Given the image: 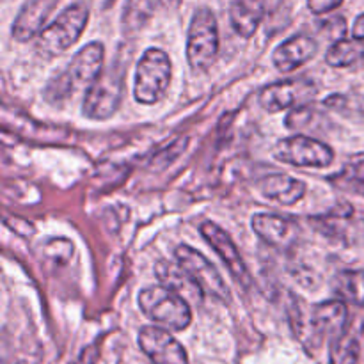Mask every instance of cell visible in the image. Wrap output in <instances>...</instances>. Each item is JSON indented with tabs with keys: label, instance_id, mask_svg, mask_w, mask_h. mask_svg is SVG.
<instances>
[{
	"label": "cell",
	"instance_id": "1",
	"mask_svg": "<svg viewBox=\"0 0 364 364\" xmlns=\"http://www.w3.org/2000/svg\"><path fill=\"white\" fill-rule=\"evenodd\" d=\"M103 55L105 48L102 43L92 41L78 50L66 70L53 77L45 89V98L50 103L66 102L78 91H87L103 73Z\"/></svg>",
	"mask_w": 364,
	"mask_h": 364
},
{
	"label": "cell",
	"instance_id": "2",
	"mask_svg": "<svg viewBox=\"0 0 364 364\" xmlns=\"http://www.w3.org/2000/svg\"><path fill=\"white\" fill-rule=\"evenodd\" d=\"M348 320V309L345 301H327L313 306L309 318H302V313H297L291 326L299 340L309 350H316L326 338H338L345 333Z\"/></svg>",
	"mask_w": 364,
	"mask_h": 364
},
{
	"label": "cell",
	"instance_id": "3",
	"mask_svg": "<svg viewBox=\"0 0 364 364\" xmlns=\"http://www.w3.org/2000/svg\"><path fill=\"white\" fill-rule=\"evenodd\" d=\"M139 308L156 326L185 331L192 322L191 302L167 287H148L139 294Z\"/></svg>",
	"mask_w": 364,
	"mask_h": 364
},
{
	"label": "cell",
	"instance_id": "4",
	"mask_svg": "<svg viewBox=\"0 0 364 364\" xmlns=\"http://www.w3.org/2000/svg\"><path fill=\"white\" fill-rule=\"evenodd\" d=\"M89 20L87 7L75 4L64 9L36 38V52L43 57H57L77 43Z\"/></svg>",
	"mask_w": 364,
	"mask_h": 364
},
{
	"label": "cell",
	"instance_id": "5",
	"mask_svg": "<svg viewBox=\"0 0 364 364\" xmlns=\"http://www.w3.org/2000/svg\"><path fill=\"white\" fill-rule=\"evenodd\" d=\"M171 77V59L164 50L149 48L142 53L135 68L134 78V96L142 105H153L169 89Z\"/></svg>",
	"mask_w": 364,
	"mask_h": 364
},
{
	"label": "cell",
	"instance_id": "6",
	"mask_svg": "<svg viewBox=\"0 0 364 364\" xmlns=\"http://www.w3.org/2000/svg\"><path fill=\"white\" fill-rule=\"evenodd\" d=\"M219 53V28L217 20L208 7L194 13L188 27L187 60L188 66L198 73H205L215 63Z\"/></svg>",
	"mask_w": 364,
	"mask_h": 364
},
{
	"label": "cell",
	"instance_id": "7",
	"mask_svg": "<svg viewBox=\"0 0 364 364\" xmlns=\"http://www.w3.org/2000/svg\"><path fill=\"white\" fill-rule=\"evenodd\" d=\"M124 70L112 66L100 75L98 80L85 91L82 110L92 121H105L117 112L123 100Z\"/></svg>",
	"mask_w": 364,
	"mask_h": 364
},
{
	"label": "cell",
	"instance_id": "8",
	"mask_svg": "<svg viewBox=\"0 0 364 364\" xmlns=\"http://www.w3.org/2000/svg\"><path fill=\"white\" fill-rule=\"evenodd\" d=\"M274 156L279 162L290 164V166L322 169L333 164L334 151L326 142L306 137V135H294V137L281 139L277 142Z\"/></svg>",
	"mask_w": 364,
	"mask_h": 364
},
{
	"label": "cell",
	"instance_id": "9",
	"mask_svg": "<svg viewBox=\"0 0 364 364\" xmlns=\"http://www.w3.org/2000/svg\"><path fill=\"white\" fill-rule=\"evenodd\" d=\"M174 256H176V262L183 267L185 272L203 288L205 294L213 295V297L219 299L220 302H226V304L231 301L230 288L226 287L219 270L208 262L205 255L196 251L191 245L183 244L178 245Z\"/></svg>",
	"mask_w": 364,
	"mask_h": 364
},
{
	"label": "cell",
	"instance_id": "10",
	"mask_svg": "<svg viewBox=\"0 0 364 364\" xmlns=\"http://www.w3.org/2000/svg\"><path fill=\"white\" fill-rule=\"evenodd\" d=\"M316 84L308 78H294V80L277 82L262 89L259 92V105L267 112H279V110L297 109L313 100L316 95Z\"/></svg>",
	"mask_w": 364,
	"mask_h": 364
},
{
	"label": "cell",
	"instance_id": "11",
	"mask_svg": "<svg viewBox=\"0 0 364 364\" xmlns=\"http://www.w3.org/2000/svg\"><path fill=\"white\" fill-rule=\"evenodd\" d=\"M139 347L153 364H188L183 345L159 326H146L139 331Z\"/></svg>",
	"mask_w": 364,
	"mask_h": 364
},
{
	"label": "cell",
	"instance_id": "12",
	"mask_svg": "<svg viewBox=\"0 0 364 364\" xmlns=\"http://www.w3.org/2000/svg\"><path fill=\"white\" fill-rule=\"evenodd\" d=\"M203 238L212 245V249H215L217 255L220 256L224 263H226L228 270L233 276V279L240 284L242 288L247 290L252 284V277L249 274L247 267H245V262L242 259L240 252H238L237 245H235L233 238L226 233L220 226L213 223H205L199 228Z\"/></svg>",
	"mask_w": 364,
	"mask_h": 364
},
{
	"label": "cell",
	"instance_id": "13",
	"mask_svg": "<svg viewBox=\"0 0 364 364\" xmlns=\"http://www.w3.org/2000/svg\"><path fill=\"white\" fill-rule=\"evenodd\" d=\"M316 50H318V43L315 38L306 34L294 36L274 50L272 63L279 71L290 73V71H295L297 68L304 66L308 60H311Z\"/></svg>",
	"mask_w": 364,
	"mask_h": 364
},
{
	"label": "cell",
	"instance_id": "14",
	"mask_svg": "<svg viewBox=\"0 0 364 364\" xmlns=\"http://www.w3.org/2000/svg\"><path fill=\"white\" fill-rule=\"evenodd\" d=\"M53 6H55V0H28L14 20L13 38L18 41L38 38Z\"/></svg>",
	"mask_w": 364,
	"mask_h": 364
},
{
	"label": "cell",
	"instance_id": "15",
	"mask_svg": "<svg viewBox=\"0 0 364 364\" xmlns=\"http://www.w3.org/2000/svg\"><path fill=\"white\" fill-rule=\"evenodd\" d=\"M259 192L265 198L274 199L284 206H291L301 201L306 194V183L288 174H270L258 183Z\"/></svg>",
	"mask_w": 364,
	"mask_h": 364
},
{
	"label": "cell",
	"instance_id": "16",
	"mask_svg": "<svg viewBox=\"0 0 364 364\" xmlns=\"http://www.w3.org/2000/svg\"><path fill=\"white\" fill-rule=\"evenodd\" d=\"M155 274L156 277L162 281L164 287L180 294L181 297L187 299L188 302H196V304L203 302L205 291H203V288L185 272L183 267H181L180 263H178V265H173V263L169 262H160L159 265H156Z\"/></svg>",
	"mask_w": 364,
	"mask_h": 364
},
{
	"label": "cell",
	"instance_id": "17",
	"mask_svg": "<svg viewBox=\"0 0 364 364\" xmlns=\"http://www.w3.org/2000/svg\"><path fill=\"white\" fill-rule=\"evenodd\" d=\"M263 14L265 11L258 0H235L230 11V20L235 32L242 38L249 39L258 31Z\"/></svg>",
	"mask_w": 364,
	"mask_h": 364
},
{
	"label": "cell",
	"instance_id": "18",
	"mask_svg": "<svg viewBox=\"0 0 364 364\" xmlns=\"http://www.w3.org/2000/svg\"><path fill=\"white\" fill-rule=\"evenodd\" d=\"M252 230L258 235L262 240H265L267 244L281 245L287 244L288 237H290L291 226L287 219L279 215H272V213H256L251 219Z\"/></svg>",
	"mask_w": 364,
	"mask_h": 364
},
{
	"label": "cell",
	"instance_id": "19",
	"mask_svg": "<svg viewBox=\"0 0 364 364\" xmlns=\"http://www.w3.org/2000/svg\"><path fill=\"white\" fill-rule=\"evenodd\" d=\"M338 297L354 306H364V270H341L334 277Z\"/></svg>",
	"mask_w": 364,
	"mask_h": 364
},
{
	"label": "cell",
	"instance_id": "20",
	"mask_svg": "<svg viewBox=\"0 0 364 364\" xmlns=\"http://www.w3.org/2000/svg\"><path fill=\"white\" fill-rule=\"evenodd\" d=\"M364 57V41L361 39H340L327 50L326 63L333 68H347Z\"/></svg>",
	"mask_w": 364,
	"mask_h": 364
},
{
	"label": "cell",
	"instance_id": "21",
	"mask_svg": "<svg viewBox=\"0 0 364 364\" xmlns=\"http://www.w3.org/2000/svg\"><path fill=\"white\" fill-rule=\"evenodd\" d=\"M359 354H361V347H359L358 338L345 331L333 340L329 359L331 364H358Z\"/></svg>",
	"mask_w": 364,
	"mask_h": 364
},
{
	"label": "cell",
	"instance_id": "22",
	"mask_svg": "<svg viewBox=\"0 0 364 364\" xmlns=\"http://www.w3.org/2000/svg\"><path fill=\"white\" fill-rule=\"evenodd\" d=\"M156 0H128L123 13V25L128 31H137L151 18Z\"/></svg>",
	"mask_w": 364,
	"mask_h": 364
},
{
	"label": "cell",
	"instance_id": "23",
	"mask_svg": "<svg viewBox=\"0 0 364 364\" xmlns=\"http://www.w3.org/2000/svg\"><path fill=\"white\" fill-rule=\"evenodd\" d=\"M341 178H343L345 181L364 185V153H358V155L348 159Z\"/></svg>",
	"mask_w": 364,
	"mask_h": 364
},
{
	"label": "cell",
	"instance_id": "24",
	"mask_svg": "<svg viewBox=\"0 0 364 364\" xmlns=\"http://www.w3.org/2000/svg\"><path fill=\"white\" fill-rule=\"evenodd\" d=\"M323 31L329 34V38H333L334 41H340L345 38V32H347V23H345L343 16H334L331 20L323 21L322 23Z\"/></svg>",
	"mask_w": 364,
	"mask_h": 364
},
{
	"label": "cell",
	"instance_id": "25",
	"mask_svg": "<svg viewBox=\"0 0 364 364\" xmlns=\"http://www.w3.org/2000/svg\"><path fill=\"white\" fill-rule=\"evenodd\" d=\"M311 117V110L308 109V107H297V109L294 110V112L288 116L287 123H288V128H304L308 127V119Z\"/></svg>",
	"mask_w": 364,
	"mask_h": 364
},
{
	"label": "cell",
	"instance_id": "26",
	"mask_svg": "<svg viewBox=\"0 0 364 364\" xmlns=\"http://www.w3.org/2000/svg\"><path fill=\"white\" fill-rule=\"evenodd\" d=\"M343 0H308V7L315 14H326L340 7Z\"/></svg>",
	"mask_w": 364,
	"mask_h": 364
},
{
	"label": "cell",
	"instance_id": "27",
	"mask_svg": "<svg viewBox=\"0 0 364 364\" xmlns=\"http://www.w3.org/2000/svg\"><path fill=\"white\" fill-rule=\"evenodd\" d=\"M96 359H98V348L92 345V347L85 348L80 354V358L75 361V364H96Z\"/></svg>",
	"mask_w": 364,
	"mask_h": 364
},
{
	"label": "cell",
	"instance_id": "28",
	"mask_svg": "<svg viewBox=\"0 0 364 364\" xmlns=\"http://www.w3.org/2000/svg\"><path fill=\"white\" fill-rule=\"evenodd\" d=\"M259 4H262L263 11L265 13H276L277 9L281 7V4L284 2V0H258Z\"/></svg>",
	"mask_w": 364,
	"mask_h": 364
},
{
	"label": "cell",
	"instance_id": "29",
	"mask_svg": "<svg viewBox=\"0 0 364 364\" xmlns=\"http://www.w3.org/2000/svg\"><path fill=\"white\" fill-rule=\"evenodd\" d=\"M352 36H354L355 39H361V41H364V14H361V16L355 20L354 27H352Z\"/></svg>",
	"mask_w": 364,
	"mask_h": 364
},
{
	"label": "cell",
	"instance_id": "30",
	"mask_svg": "<svg viewBox=\"0 0 364 364\" xmlns=\"http://www.w3.org/2000/svg\"><path fill=\"white\" fill-rule=\"evenodd\" d=\"M160 2H162L164 6H174V4H178L180 0H160Z\"/></svg>",
	"mask_w": 364,
	"mask_h": 364
}]
</instances>
